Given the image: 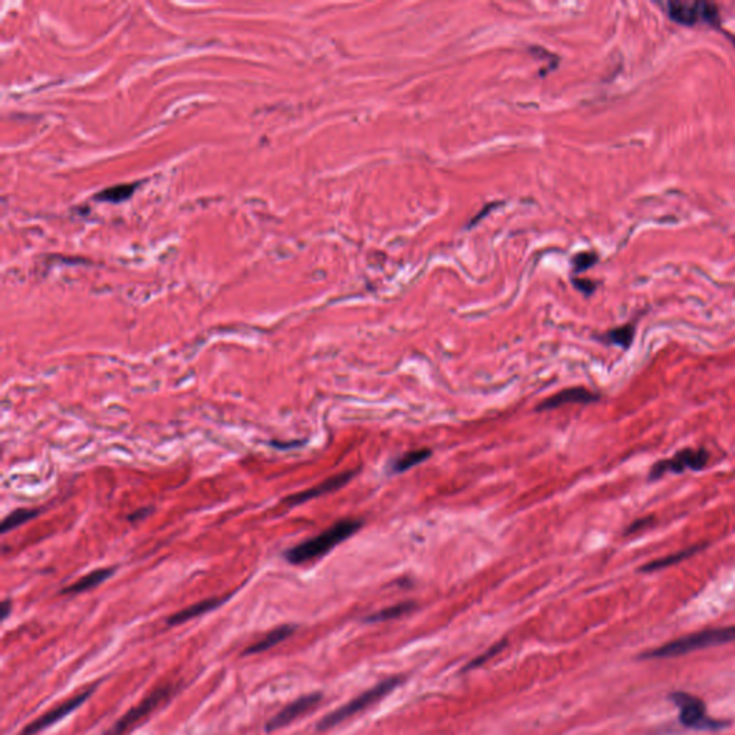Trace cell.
Returning <instances> with one entry per match:
<instances>
[{
    "label": "cell",
    "instance_id": "obj_1",
    "mask_svg": "<svg viewBox=\"0 0 735 735\" xmlns=\"http://www.w3.org/2000/svg\"><path fill=\"white\" fill-rule=\"evenodd\" d=\"M362 521L355 519H345L336 521L320 535L304 540L284 553L286 560L292 564H303L323 557L332 548L354 536L361 528Z\"/></svg>",
    "mask_w": 735,
    "mask_h": 735
},
{
    "label": "cell",
    "instance_id": "obj_2",
    "mask_svg": "<svg viewBox=\"0 0 735 735\" xmlns=\"http://www.w3.org/2000/svg\"><path fill=\"white\" fill-rule=\"evenodd\" d=\"M735 641V626L714 628L671 641L659 648L642 653V659H666L686 655L689 652L720 646Z\"/></svg>",
    "mask_w": 735,
    "mask_h": 735
},
{
    "label": "cell",
    "instance_id": "obj_3",
    "mask_svg": "<svg viewBox=\"0 0 735 735\" xmlns=\"http://www.w3.org/2000/svg\"><path fill=\"white\" fill-rule=\"evenodd\" d=\"M399 682H401L399 678H391V680H386V681L378 684L377 686L371 688L370 691L363 692L362 695L356 697L351 702L345 704L343 707H340V708L335 709L334 712H331L329 716H326L325 718H322L319 725H318V729L319 731L329 729V728L340 724L342 721L351 718L352 716H355V714L363 711L366 708H370L371 705L378 702L381 698L388 695V693H390L392 689H395L399 685Z\"/></svg>",
    "mask_w": 735,
    "mask_h": 735
},
{
    "label": "cell",
    "instance_id": "obj_4",
    "mask_svg": "<svg viewBox=\"0 0 735 735\" xmlns=\"http://www.w3.org/2000/svg\"><path fill=\"white\" fill-rule=\"evenodd\" d=\"M671 701L680 708V721L684 727L702 731H717L725 727V723L709 718L704 701L688 692L671 693Z\"/></svg>",
    "mask_w": 735,
    "mask_h": 735
},
{
    "label": "cell",
    "instance_id": "obj_5",
    "mask_svg": "<svg viewBox=\"0 0 735 735\" xmlns=\"http://www.w3.org/2000/svg\"><path fill=\"white\" fill-rule=\"evenodd\" d=\"M709 461V453L705 448H684L678 453L673 454L671 458L661 460L655 462L650 468L649 478L658 480L665 474H681L686 469L691 472H700Z\"/></svg>",
    "mask_w": 735,
    "mask_h": 735
},
{
    "label": "cell",
    "instance_id": "obj_6",
    "mask_svg": "<svg viewBox=\"0 0 735 735\" xmlns=\"http://www.w3.org/2000/svg\"><path fill=\"white\" fill-rule=\"evenodd\" d=\"M173 685H162L153 691L147 698L142 700L137 707L131 708L126 716H122L104 735H127L132 731L142 720L147 718L150 714L157 709L162 702L170 698L173 693Z\"/></svg>",
    "mask_w": 735,
    "mask_h": 735
},
{
    "label": "cell",
    "instance_id": "obj_7",
    "mask_svg": "<svg viewBox=\"0 0 735 735\" xmlns=\"http://www.w3.org/2000/svg\"><path fill=\"white\" fill-rule=\"evenodd\" d=\"M668 16L680 25L695 26L707 24L709 26L720 25V10L711 2H668Z\"/></svg>",
    "mask_w": 735,
    "mask_h": 735
},
{
    "label": "cell",
    "instance_id": "obj_8",
    "mask_svg": "<svg viewBox=\"0 0 735 735\" xmlns=\"http://www.w3.org/2000/svg\"><path fill=\"white\" fill-rule=\"evenodd\" d=\"M94 692V686L84 691V692H79L76 693L75 697L67 700L65 702H62L60 705L49 709L48 712H45L44 716H40L39 718H36L35 721H32L22 732H20V735H35L40 731H44L45 728L53 725L55 723L60 721L62 718H65L67 716H69V714H72L78 707L83 705L88 697L91 695V693Z\"/></svg>",
    "mask_w": 735,
    "mask_h": 735
},
{
    "label": "cell",
    "instance_id": "obj_9",
    "mask_svg": "<svg viewBox=\"0 0 735 735\" xmlns=\"http://www.w3.org/2000/svg\"><path fill=\"white\" fill-rule=\"evenodd\" d=\"M320 700H322V695L318 692L309 693V695H304V697L297 698L296 701H293L288 707H284L277 714V716H275L272 720L268 721L266 731L272 732V731H276V729H280V728H283L286 725H289L292 721L297 720L299 717L304 716V714H308L309 711H312L320 702Z\"/></svg>",
    "mask_w": 735,
    "mask_h": 735
},
{
    "label": "cell",
    "instance_id": "obj_10",
    "mask_svg": "<svg viewBox=\"0 0 735 735\" xmlns=\"http://www.w3.org/2000/svg\"><path fill=\"white\" fill-rule=\"evenodd\" d=\"M355 473L356 472H345V473L336 474L334 477H329L328 480L319 483L318 485H315L312 488H308V490H304V492H300V493H296V494L286 497L283 500V503L288 504V505H299V504H303L306 501H311V500H313L316 497H320V496H325V494H328V493L336 492V490L342 488L345 484H348L352 480V477L355 476Z\"/></svg>",
    "mask_w": 735,
    "mask_h": 735
},
{
    "label": "cell",
    "instance_id": "obj_11",
    "mask_svg": "<svg viewBox=\"0 0 735 735\" xmlns=\"http://www.w3.org/2000/svg\"><path fill=\"white\" fill-rule=\"evenodd\" d=\"M599 398L600 397L598 394L586 390V388L575 386V388H569V390H563L555 394L553 397L547 398L539 405L537 410L550 411V410H556V408H560L567 404H591V402L599 401Z\"/></svg>",
    "mask_w": 735,
    "mask_h": 735
},
{
    "label": "cell",
    "instance_id": "obj_12",
    "mask_svg": "<svg viewBox=\"0 0 735 735\" xmlns=\"http://www.w3.org/2000/svg\"><path fill=\"white\" fill-rule=\"evenodd\" d=\"M227 599H229V596L210 598V599H204L201 602H197V603H194V605H191V606H189L186 609L177 612V614H174L173 616H170L167 623L171 625V626H175V625H181L184 622H189V621H191V619H194L197 616L207 614V612L214 610L216 607L223 605Z\"/></svg>",
    "mask_w": 735,
    "mask_h": 735
},
{
    "label": "cell",
    "instance_id": "obj_13",
    "mask_svg": "<svg viewBox=\"0 0 735 735\" xmlns=\"http://www.w3.org/2000/svg\"><path fill=\"white\" fill-rule=\"evenodd\" d=\"M295 630H296V626L293 625H282L279 628H275L269 632V634H266L261 639H259L257 642H254L253 645H250L246 650H244V655H257V653L266 652L272 649L273 646L279 645L280 642H283L284 639L291 638L295 634Z\"/></svg>",
    "mask_w": 735,
    "mask_h": 735
},
{
    "label": "cell",
    "instance_id": "obj_14",
    "mask_svg": "<svg viewBox=\"0 0 735 735\" xmlns=\"http://www.w3.org/2000/svg\"><path fill=\"white\" fill-rule=\"evenodd\" d=\"M707 547V543H698V544H693V546H689L686 548H682L680 551H675V553H671L668 556H664L661 559H657V560H652L649 563H646L645 566L641 567V571H645V573H650V571H658V570H664L666 567H671L673 564H678L692 556H695L697 553H700L701 550H704Z\"/></svg>",
    "mask_w": 735,
    "mask_h": 735
},
{
    "label": "cell",
    "instance_id": "obj_15",
    "mask_svg": "<svg viewBox=\"0 0 735 735\" xmlns=\"http://www.w3.org/2000/svg\"><path fill=\"white\" fill-rule=\"evenodd\" d=\"M114 573H115V569H114V567L96 569V570L91 571V573L85 575L84 578L78 579L75 583H72V585H69L68 587H65V589L62 590V594H69V595H74V594H83V591L91 590V589L99 586L101 583H104V582L108 580Z\"/></svg>",
    "mask_w": 735,
    "mask_h": 735
},
{
    "label": "cell",
    "instance_id": "obj_16",
    "mask_svg": "<svg viewBox=\"0 0 735 735\" xmlns=\"http://www.w3.org/2000/svg\"><path fill=\"white\" fill-rule=\"evenodd\" d=\"M433 451L428 450V448H420V450H414V451H408L405 453L404 456L398 457L392 464V472L394 473H404V472H408V469H411L413 467L424 462L425 460H428L431 457Z\"/></svg>",
    "mask_w": 735,
    "mask_h": 735
},
{
    "label": "cell",
    "instance_id": "obj_17",
    "mask_svg": "<svg viewBox=\"0 0 735 735\" xmlns=\"http://www.w3.org/2000/svg\"><path fill=\"white\" fill-rule=\"evenodd\" d=\"M635 332H637L635 325L628 323V325L619 326V328H615V329H612V331L606 332V334L603 335L602 339L606 340L607 343L618 345V346H621V348H623V349H629V348H630V345H632V342H634Z\"/></svg>",
    "mask_w": 735,
    "mask_h": 735
},
{
    "label": "cell",
    "instance_id": "obj_18",
    "mask_svg": "<svg viewBox=\"0 0 735 735\" xmlns=\"http://www.w3.org/2000/svg\"><path fill=\"white\" fill-rule=\"evenodd\" d=\"M414 607H415V603H413V602L398 603V605H394V606H390V607L377 612V614H374L372 616L368 618V622H383V621L397 619V618H401V616H404L406 614H410L411 610H414Z\"/></svg>",
    "mask_w": 735,
    "mask_h": 735
},
{
    "label": "cell",
    "instance_id": "obj_19",
    "mask_svg": "<svg viewBox=\"0 0 735 735\" xmlns=\"http://www.w3.org/2000/svg\"><path fill=\"white\" fill-rule=\"evenodd\" d=\"M37 514L36 510H28V508H19L16 510V512L10 513L2 523V533H8L10 532V530L22 526L25 523H28L29 520H32L35 516Z\"/></svg>",
    "mask_w": 735,
    "mask_h": 735
},
{
    "label": "cell",
    "instance_id": "obj_20",
    "mask_svg": "<svg viewBox=\"0 0 735 735\" xmlns=\"http://www.w3.org/2000/svg\"><path fill=\"white\" fill-rule=\"evenodd\" d=\"M135 190V186H130V184H124V186H116L111 187L105 191H102L96 196L98 200L102 201H111V202H119L122 200H127L132 191Z\"/></svg>",
    "mask_w": 735,
    "mask_h": 735
},
{
    "label": "cell",
    "instance_id": "obj_21",
    "mask_svg": "<svg viewBox=\"0 0 735 735\" xmlns=\"http://www.w3.org/2000/svg\"><path fill=\"white\" fill-rule=\"evenodd\" d=\"M599 256L595 252H582L573 257V268L576 273H582L598 263Z\"/></svg>",
    "mask_w": 735,
    "mask_h": 735
},
{
    "label": "cell",
    "instance_id": "obj_22",
    "mask_svg": "<svg viewBox=\"0 0 735 735\" xmlns=\"http://www.w3.org/2000/svg\"><path fill=\"white\" fill-rule=\"evenodd\" d=\"M653 524H655V517H653V516H646V517L638 519V520H635L634 523H632V524L625 530V536H630V535L641 533V532H643V530L652 527Z\"/></svg>",
    "mask_w": 735,
    "mask_h": 735
},
{
    "label": "cell",
    "instance_id": "obj_23",
    "mask_svg": "<svg viewBox=\"0 0 735 735\" xmlns=\"http://www.w3.org/2000/svg\"><path fill=\"white\" fill-rule=\"evenodd\" d=\"M573 283H575L576 288H578L580 292H583L585 295H591V293L595 292V289H596V283H595V282H591V280H589V279H575Z\"/></svg>",
    "mask_w": 735,
    "mask_h": 735
},
{
    "label": "cell",
    "instance_id": "obj_24",
    "mask_svg": "<svg viewBox=\"0 0 735 735\" xmlns=\"http://www.w3.org/2000/svg\"><path fill=\"white\" fill-rule=\"evenodd\" d=\"M504 645H505L504 642H500V645H496V646H493V648H492V649H490V650L484 652V653H483V655H481V657H480L478 659H476L474 662H472V664H469V668H474L476 665L484 664V662H485L487 659H490V658H493V657L496 655V653H499V650H501V649L504 648Z\"/></svg>",
    "mask_w": 735,
    "mask_h": 735
},
{
    "label": "cell",
    "instance_id": "obj_25",
    "mask_svg": "<svg viewBox=\"0 0 735 735\" xmlns=\"http://www.w3.org/2000/svg\"><path fill=\"white\" fill-rule=\"evenodd\" d=\"M9 612H10V602H9V600H5V602L2 603V619H3V621L8 618Z\"/></svg>",
    "mask_w": 735,
    "mask_h": 735
},
{
    "label": "cell",
    "instance_id": "obj_26",
    "mask_svg": "<svg viewBox=\"0 0 735 735\" xmlns=\"http://www.w3.org/2000/svg\"><path fill=\"white\" fill-rule=\"evenodd\" d=\"M147 514H148L147 510H138V512L134 513L130 519H131V520H135V519H141L142 516H147Z\"/></svg>",
    "mask_w": 735,
    "mask_h": 735
},
{
    "label": "cell",
    "instance_id": "obj_27",
    "mask_svg": "<svg viewBox=\"0 0 735 735\" xmlns=\"http://www.w3.org/2000/svg\"><path fill=\"white\" fill-rule=\"evenodd\" d=\"M732 42H734V45H735V37H734V39H732Z\"/></svg>",
    "mask_w": 735,
    "mask_h": 735
}]
</instances>
